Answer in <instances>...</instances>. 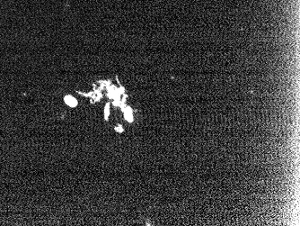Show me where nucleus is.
Returning <instances> with one entry per match:
<instances>
[{
  "mask_svg": "<svg viewBox=\"0 0 300 226\" xmlns=\"http://www.w3.org/2000/svg\"><path fill=\"white\" fill-rule=\"evenodd\" d=\"M64 100H65V103H66L69 106H70V107H75V106H76V105H77V101H76V99H75V97H71V96H67V97H65Z\"/></svg>",
  "mask_w": 300,
  "mask_h": 226,
  "instance_id": "1",
  "label": "nucleus"
},
{
  "mask_svg": "<svg viewBox=\"0 0 300 226\" xmlns=\"http://www.w3.org/2000/svg\"><path fill=\"white\" fill-rule=\"evenodd\" d=\"M125 118L128 120V121H132V113H131V111H130V108H128V110L125 112Z\"/></svg>",
  "mask_w": 300,
  "mask_h": 226,
  "instance_id": "2",
  "label": "nucleus"
},
{
  "mask_svg": "<svg viewBox=\"0 0 300 226\" xmlns=\"http://www.w3.org/2000/svg\"><path fill=\"white\" fill-rule=\"evenodd\" d=\"M105 118L107 119L108 118V115H109V105H106V107H105Z\"/></svg>",
  "mask_w": 300,
  "mask_h": 226,
  "instance_id": "3",
  "label": "nucleus"
}]
</instances>
